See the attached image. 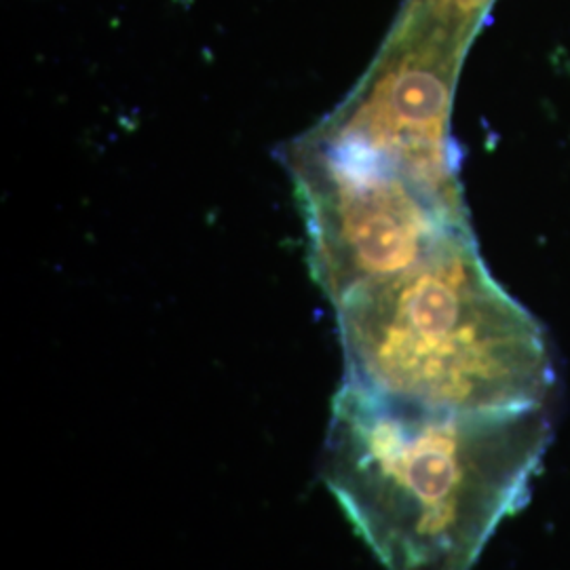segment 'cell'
I'll list each match as a JSON object with an SVG mask.
<instances>
[{"mask_svg":"<svg viewBox=\"0 0 570 570\" xmlns=\"http://www.w3.org/2000/svg\"><path fill=\"white\" fill-rule=\"evenodd\" d=\"M550 442L548 406L442 412L345 383L322 478L385 570H471L529 501Z\"/></svg>","mask_w":570,"mask_h":570,"instance_id":"cell-1","label":"cell"},{"mask_svg":"<svg viewBox=\"0 0 570 570\" xmlns=\"http://www.w3.org/2000/svg\"><path fill=\"white\" fill-rule=\"evenodd\" d=\"M336 308L346 381L442 412L546 407L556 370L546 334L494 282L475 239L364 285Z\"/></svg>","mask_w":570,"mask_h":570,"instance_id":"cell-2","label":"cell"},{"mask_svg":"<svg viewBox=\"0 0 570 570\" xmlns=\"http://www.w3.org/2000/svg\"><path fill=\"white\" fill-rule=\"evenodd\" d=\"M478 26L406 0L351 96L294 146L465 205L450 140L454 87Z\"/></svg>","mask_w":570,"mask_h":570,"instance_id":"cell-3","label":"cell"},{"mask_svg":"<svg viewBox=\"0 0 570 570\" xmlns=\"http://www.w3.org/2000/svg\"><path fill=\"white\" fill-rule=\"evenodd\" d=\"M284 161L305 216L311 275L332 305L471 237L468 207L414 184Z\"/></svg>","mask_w":570,"mask_h":570,"instance_id":"cell-4","label":"cell"}]
</instances>
